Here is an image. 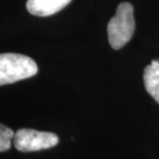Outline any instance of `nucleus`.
Here are the masks:
<instances>
[{"label": "nucleus", "mask_w": 159, "mask_h": 159, "mask_svg": "<svg viewBox=\"0 0 159 159\" xmlns=\"http://www.w3.org/2000/svg\"><path fill=\"white\" fill-rule=\"evenodd\" d=\"M135 22L133 6L128 2H122L116 9L115 16L107 24V36L113 49L119 50L124 47L134 33Z\"/></svg>", "instance_id": "f257e3e1"}, {"label": "nucleus", "mask_w": 159, "mask_h": 159, "mask_svg": "<svg viewBox=\"0 0 159 159\" xmlns=\"http://www.w3.org/2000/svg\"><path fill=\"white\" fill-rule=\"evenodd\" d=\"M37 70L35 61L30 57L15 53L0 54V86L31 78Z\"/></svg>", "instance_id": "f03ea898"}, {"label": "nucleus", "mask_w": 159, "mask_h": 159, "mask_svg": "<svg viewBox=\"0 0 159 159\" xmlns=\"http://www.w3.org/2000/svg\"><path fill=\"white\" fill-rule=\"evenodd\" d=\"M12 143L18 151L26 153L55 147L59 143V138L53 132L22 128L15 132Z\"/></svg>", "instance_id": "7ed1b4c3"}, {"label": "nucleus", "mask_w": 159, "mask_h": 159, "mask_svg": "<svg viewBox=\"0 0 159 159\" xmlns=\"http://www.w3.org/2000/svg\"><path fill=\"white\" fill-rule=\"evenodd\" d=\"M71 0H28L27 9L31 15L48 17L60 11Z\"/></svg>", "instance_id": "20e7f679"}, {"label": "nucleus", "mask_w": 159, "mask_h": 159, "mask_svg": "<svg viewBox=\"0 0 159 159\" xmlns=\"http://www.w3.org/2000/svg\"><path fill=\"white\" fill-rule=\"evenodd\" d=\"M144 84L149 95L159 104V60H153L145 68Z\"/></svg>", "instance_id": "39448f33"}, {"label": "nucleus", "mask_w": 159, "mask_h": 159, "mask_svg": "<svg viewBox=\"0 0 159 159\" xmlns=\"http://www.w3.org/2000/svg\"><path fill=\"white\" fill-rule=\"evenodd\" d=\"M15 132L11 128L0 124V152H5L11 149Z\"/></svg>", "instance_id": "423d86ee"}]
</instances>
